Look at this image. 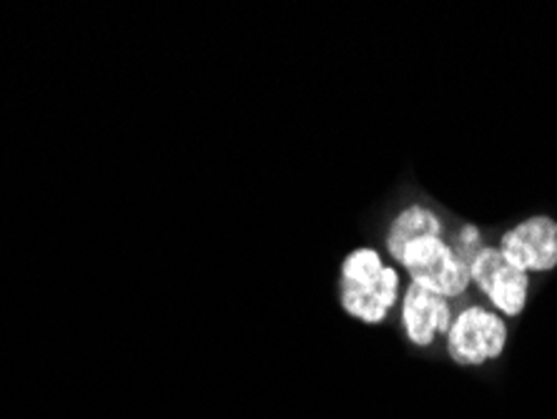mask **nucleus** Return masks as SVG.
<instances>
[{"label": "nucleus", "mask_w": 557, "mask_h": 419, "mask_svg": "<svg viewBox=\"0 0 557 419\" xmlns=\"http://www.w3.org/2000/svg\"><path fill=\"white\" fill-rule=\"evenodd\" d=\"M428 236H437L442 239L445 236V224L432 209L422 207V204H414V207H407L399 211L387 229V251L392 259H403L405 249L417 239H428Z\"/></svg>", "instance_id": "nucleus-7"}, {"label": "nucleus", "mask_w": 557, "mask_h": 419, "mask_svg": "<svg viewBox=\"0 0 557 419\" xmlns=\"http://www.w3.org/2000/svg\"><path fill=\"white\" fill-rule=\"evenodd\" d=\"M453 251L455 257L460 264H465L467 269H470V264L474 259H478V254L485 249V244H482V234L480 229L474 224H462V229H457L455 239H453Z\"/></svg>", "instance_id": "nucleus-8"}, {"label": "nucleus", "mask_w": 557, "mask_h": 419, "mask_svg": "<svg viewBox=\"0 0 557 419\" xmlns=\"http://www.w3.org/2000/svg\"><path fill=\"white\" fill-rule=\"evenodd\" d=\"M470 279L499 317H520L528 307L530 274L505 259L497 246H485L470 264Z\"/></svg>", "instance_id": "nucleus-4"}, {"label": "nucleus", "mask_w": 557, "mask_h": 419, "mask_svg": "<svg viewBox=\"0 0 557 419\" xmlns=\"http://www.w3.org/2000/svg\"><path fill=\"white\" fill-rule=\"evenodd\" d=\"M505 259L522 271H553L557 267V221L550 217H530L512 226L499 239Z\"/></svg>", "instance_id": "nucleus-5"}, {"label": "nucleus", "mask_w": 557, "mask_h": 419, "mask_svg": "<svg viewBox=\"0 0 557 419\" xmlns=\"http://www.w3.org/2000/svg\"><path fill=\"white\" fill-rule=\"evenodd\" d=\"M449 299L432 294L422 286L409 284L403 297V330L414 347H430L437 334H447L453 326Z\"/></svg>", "instance_id": "nucleus-6"}, {"label": "nucleus", "mask_w": 557, "mask_h": 419, "mask_svg": "<svg viewBox=\"0 0 557 419\" xmlns=\"http://www.w3.org/2000/svg\"><path fill=\"white\" fill-rule=\"evenodd\" d=\"M507 344V322L495 309L467 307L453 319L447 352L455 365L480 367L497 359Z\"/></svg>", "instance_id": "nucleus-3"}, {"label": "nucleus", "mask_w": 557, "mask_h": 419, "mask_svg": "<svg viewBox=\"0 0 557 419\" xmlns=\"http://www.w3.org/2000/svg\"><path fill=\"white\" fill-rule=\"evenodd\" d=\"M399 299V271L387 267L380 251L359 246L339 269V304L351 319L380 324Z\"/></svg>", "instance_id": "nucleus-1"}, {"label": "nucleus", "mask_w": 557, "mask_h": 419, "mask_svg": "<svg viewBox=\"0 0 557 419\" xmlns=\"http://www.w3.org/2000/svg\"><path fill=\"white\" fill-rule=\"evenodd\" d=\"M399 267L407 271L412 284L445 299L462 297L472 282L470 269L460 264L453 246L445 239H437V236L409 244L403 259H399Z\"/></svg>", "instance_id": "nucleus-2"}]
</instances>
